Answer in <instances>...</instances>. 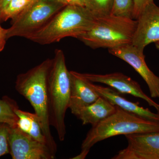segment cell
<instances>
[{"label": "cell", "mask_w": 159, "mask_h": 159, "mask_svg": "<svg viewBox=\"0 0 159 159\" xmlns=\"http://www.w3.org/2000/svg\"><path fill=\"white\" fill-rule=\"evenodd\" d=\"M53 59H47L26 73L18 75L15 89L31 103L39 118L47 145L55 156L57 145L51 134L49 122L48 80Z\"/></svg>", "instance_id": "cell-1"}, {"label": "cell", "mask_w": 159, "mask_h": 159, "mask_svg": "<svg viewBox=\"0 0 159 159\" xmlns=\"http://www.w3.org/2000/svg\"><path fill=\"white\" fill-rule=\"evenodd\" d=\"M97 17L85 7L67 6L28 39L41 45L58 42L62 39H78L93 25Z\"/></svg>", "instance_id": "cell-2"}, {"label": "cell", "mask_w": 159, "mask_h": 159, "mask_svg": "<svg viewBox=\"0 0 159 159\" xmlns=\"http://www.w3.org/2000/svg\"><path fill=\"white\" fill-rule=\"evenodd\" d=\"M71 77L63 52L56 49L48 80L49 122L56 129L60 141L65 139V119L70 99Z\"/></svg>", "instance_id": "cell-3"}, {"label": "cell", "mask_w": 159, "mask_h": 159, "mask_svg": "<svg viewBox=\"0 0 159 159\" xmlns=\"http://www.w3.org/2000/svg\"><path fill=\"white\" fill-rule=\"evenodd\" d=\"M152 132H159V122L145 120L116 106L113 114L92 126L83 141L81 152L74 158H85L94 145L111 137Z\"/></svg>", "instance_id": "cell-4"}, {"label": "cell", "mask_w": 159, "mask_h": 159, "mask_svg": "<svg viewBox=\"0 0 159 159\" xmlns=\"http://www.w3.org/2000/svg\"><path fill=\"white\" fill-rule=\"evenodd\" d=\"M136 20L110 14L97 17L93 25L77 39L91 48L108 49L131 44Z\"/></svg>", "instance_id": "cell-5"}, {"label": "cell", "mask_w": 159, "mask_h": 159, "mask_svg": "<svg viewBox=\"0 0 159 159\" xmlns=\"http://www.w3.org/2000/svg\"><path fill=\"white\" fill-rule=\"evenodd\" d=\"M64 7L57 0H32L25 9L12 19L11 27L7 29V39L13 37L28 39Z\"/></svg>", "instance_id": "cell-6"}, {"label": "cell", "mask_w": 159, "mask_h": 159, "mask_svg": "<svg viewBox=\"0 0 159 159\" xmlns=\"http://www.w3.org/2000/svg\"><path fill=\"white\" fill-rule=\"evenodd\" d=\"M9 153L13 159H54L47 145L41 143L20 129L17 125L10 126Z\"/></svg>", "instance_id": "cell-7"}, {"label": "cell", "mask_w": 159, "mask_h": 159, "mask_svg": "<svg viewBox=\"0 0 159 159\" xmlns=\"http://www.w3.org/2000/svg\"><path fill=\"white\" fill-rule=\"evenodd\" d=\"M128 145L112 159H159V132L125 135Z\"/></svg>", "instance_id": "cell-8"}, {"label": "cell", "mask_w": 159, "mask_h": 159, "mask_svg": "<svg viewBox=\"0 0 159 159\" xmlns=\"http://www.w3.org/2000/svg\"><path fill=\"white\" fill-rule=\"evenodd\" d=\"M109 52L131 66L145 80L152 98H159V77L148 67L144 51L131 43L108 49Z\"/></svg>", "instance_id": "cell-9"}, {"label": "cell", "mask_w": 159, "mask_h": 159, "mask_svg": "<svg viewBox=\"0 0 159 159\" xmlns=\"http://www.w3.org/2000/svg\"><path fill=\"white\" fill-rule=\"evenodd\" d=\"M79 74L91 82L103 84L114 89L120 93L129 94L143 99L150 106L155 108L159 113V104L144 93L139 83L125 74L118 72L106 74Z\"/></svg>", "instance_id": "cell-10"}, {"label": "cell", "mask_w": 159, "mask_h": 159, "mask_svg": "<svg viewBox=\"0 0 159 159\" xmlns=\"http://www.w3.org/2000/svg\"><path fill=\"white\" fill-rule=\"evenodd\" d=\"M136 21L131 44L144 51L148 45L159 41V6L154 2L148 4Z\"/></svg>", "instance_id": "cell-11"}, {"label": "cell", "mask_w": 159, "mask_h": 159, "mask_svg": "<svg viewBox=\"0 0 159 159\" xmlns=\"http://www.w3.org/2000/svg\"><path fill=\"white\" fill-rule=\"evenodd\" d=\"M71 77L70 99L69 108L77 116L80 111L97 101L101 96L91 82L81 77L78 72L70 71Z\"/></svg>", "instance_id": "cell-12"}, {"label": "cell", "mask_w": 159, "mask_h": 159, "mask_svg": "<svg viewBox=\"0 0 159 159\" xmlns=\"http://www.w3.org/2000/svg\"><path fill=\"white\" fill-rule=\"evenodd\" d=\"M95 90L101 97L107 99L113 104L124 111L136 115L140 118L151 121L159 122V113L152 112L148 108H145L139 105V102L129 101L120 95V93L108 87L97 85L93 83Z\"/></svg>", "instance_id": "cell-13"}, {"label": "cell", "mask_w": 159, "mask_h": 159, "mask_svg": "<svg viewBox=\"0 0 159 159\" xmlns=\"http://www.w3.org/2000/svg\"><path fill=\"white\" fill-rule=\"evenodd\" d=\"M116 110V106L100 97L93 103L81 109L76 116L81 120L83 125L90 124L93 126L110 116Z\"/></svg>", "instance_id": "cell-14"}, {"label": "cell", "mask_w": 159, "mask_h": 159, "mask_svg": "<svg viewBox=\"0 0 159 159\" xmlns=\"http://www.w3.org/2000/svg\"><path fill=\"white\" fill-rule=\"evenodd\" d=\"M14 112L18 118L16 123L17 127L39 142L48 145L36 114L21 110L18 107L15 109Z\"/></svg>", "instance_id": "cell-15"}, {"label": "cell", "mask_w": 159, "mask_h": 159, "mask_svg": "<svg viewBox=\"0 0 159 159\" xmlns=\"http://www.w3.org/2000/svg\"><path fill=\"white\" fill-rule=\"evenodd\" d=\"M18 107L17 103L8 97L0 99V123H6L10 126H16L18 119L14 112Z\"/></svg>", "instance_id": "cell-16"}, {"label": "cell", "mask_w": 159, "mask_h": 159, "mask_svg": "<svg viewBox=\"0 0 159 159\" xmlns=\"http://www.w3.org/2000/svg\"><path fill=\"white\" fill-rule=\"evenodd\" d=\"M31 1L11 0L0 11V20L6 21L9 19H13L25 9Z\"/></svg>", "instance_id": "cell-17"}, {"label": "cell", "mask_w": 159, "mask_h": 159, "mask_svg": "<svg viewBox=\"0 0 159 159\" xmlns=\"http://www.w3.org/2000/svg\"><path fill=\"white\" fill-rule=\"evenodd\" d=\"M114 0H86L85 7L95 17H99L111 13Z\"/></svg>", "instance_id": "cell-18"}, {"label": "cell", "mask_w": 159, "mask_h": 159, "mask_svg": "<svg viewBox=\"0 0 159 159\" xmlns=\"http://www.w3.org/2000/svg\"><path fill=\"white\" fill-rule=\"evenodd\" d=\"M133 0H114L111 14L133 18Z\"/></svg>", "instance_id": "cell-19"}, {"label": "cell", "mask_w": 159, "mask_h": 159, "mask_svg": "<svg viewBox=\"0 0 159 159\" xmlns=\"http://www.w3.org/2000/svg\"><path fill=\"white\" fill-rule=\"evenodd\" d=\"M10 125L0 123V157L9 153V134Z\"/></svg>", "instance_id": "cell-20"}, {"label": "cell", "mask_w": 159, "mask_h": 159, "mask_svg": "<svg viewBox=\"0 0 159 159\" xmlns=\"http://www.w3.org/2000/svg\"><path fill=\"white\" fill-rule=\"evenodd\" d=\"M152 2L154 0H133V18L136 20L145 7Z\"/></svg>", "instance_id": "cell-21"}, {"label": "cell", "mask_w": 159, "mask_h": 159, "mask_svg": "<svg viewBox=\"0 0 159 159\" xmlns=\"http://www.w3.org/2000/svg\"><path fill=\"white\" fill-rule=\"evenodd\" d=\"M65 6H79L85 7L86 0H57Z\"/></svg>", "instance_id": "cell-22"}, {"label": "cell", "mask_w": 159, "mask_h": 159, "mask_svg": "<svg viewBox=\"0 0 159 159\" xmlns=\"http://www.w3.org/2000/svg\"><path fill=\"white\" fill-rule=\"evenodd\" d=\"M7 29H4L0 25V52H2L6 46L7 39Z\"/></svg>", "instance_id": "cell-23"}, {"label": "cell", "mask_w": 159, "mask_h": 159, "mask_svg": "<svg viewBox=\"0 0 159 159\" xmlns=\"http://www.w3.org/2000/svg\"><path fill=\"white\" fill-rule=\"evenodd\" d=\"M11 0H0V11Z\"/></svg>", "instance_id": "cell-24"}, {"label": "cell", "mask_w": 159, "mask_h": 159, "mask_svg": "<svg viewBox=\"0 0 159 159\" xmlns=\"http://www.w3.org/2000/svg\"><path fill=\"white\" fill-rule=\"evenodd\" d=\"M155 45L156 46L157 48L159 50V41L155 43Z\"/></svg>", "instance_id": "cell-25"}, {"label": "cell", "mask_w": 159, "mask_h": 159, "mask_svg": "<svg viewBox=\"0 0 159 159\" xmlns=\"http://www.w3.org/2000/svg\"><path fill=\"white\" fill-rule=\"evenodd\" d=\"M30 1H32V0H30Z\"/></svg>", "instance_id": "cell-26"}]
</instances>
